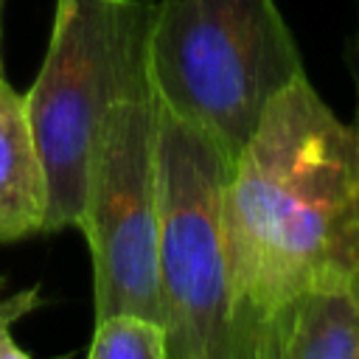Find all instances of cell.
Instances as JSON below:
<instances>
[{
  "label": "cell",
  "instance_id": "1",
  "mask_svg": "<svg viewBox=\"0 0 359 359\" xmlns=\"http://www.w3.org/2000/svg\"><path fill=\"white\" fill-rule=\"evenodd\" d=\"M233 359H264L272 325L320 272L359 261V126L309 79L272 98L224 188Z\"/></svg>",
  "mask_w": 359,
  "mask_h": 359
},
{
  "label": "cell",
  "instance_id": "2",
  "mask_svg": "<svg viewBox=\"0 0 359 359\" xmlns=\"http://www.w3.org/2000/svg\"><path fill=\"white\" fill-rule=\"evenodd\" d=\"M306 76L275 0H160L149 81L165 112L208 135L233 165L275 95Z\"/></svg>",
  "mask_w": 359,
  "mask_h": 359
},
{
  "label": "cell",
  "instance_id": "3",
  "mask_svg": "<svg viewBox=\"0 0 359 359\" xmlns=\"http://www.w3.org/2000/svg\"><path fill=\"white\" fill-rule=\"evenodd\" d=\"M151 17L154 0H56L48 53L22 93L48 180L42 233L79 227L107 118L123 101L151 93Z\"/></svg>",
  "mask_w": 359,
  "mask_h": 359
},
{
  "label": "cell",
  "instance_id": "4",
  "mask_svg": "<svg viewBox=\"0 0 359 359\" xmlns=\"http://www.w3.org/2000/svg\"><path fill=\"white\" fill-rule=\"evenodd\" d=\"M233 165L196 126L160 107L157 289L168 359H233L224 188Z\"/></svg>",
  "mask_w": 359,
  "mask_h": 359
},
{
  "label": "cell",
  "instance_id": "5",
  "mask_svg": "<svg viewBox=\"0 0 359 359\" xmlns=\"http://www.w3.org/2000/svg\"><path fill=\"white\" fill-rule=\"evenodd\" d=\"M157 121L151 93L115 107L93 149L79 230L93 255L95 317L137 311L160 320Z\"/></svg>",
  "mask_w": 359,
  "mask_h": 359
},
{
  "label": "cell",
  "instance_id": "6",
  "mask_svg": "<svg viewBox=\"0 0 359 359\" xmlns=\"http://www.w3.org/2000/svg\"><path fill=\"white\" fill-rule=\"evenodd\" d=\"M264 359H359V261L300 289L272 325Z\"/></svg>",
  "mask_w": 359,
  "mask_h": 359
},
{
  "label": "cell",
  "instance_id": "7",
  "mask_svg": "<svg viewBox=\"0 0 359 359\" xmlns=\"http://www.w3.org/2000/svg\"><path fill=\"white\" fill-rule=\"evenodd\" d=\"M48 180L25 95L0 79V241L45 230Z\"/></svg>",
  "mask_w": 359,
  "mask_h": 359
},
{
  "label": "cell",
  "instance_id": "8",
  "mask_svg": "<svg viewBox=\"0 0 359 359\" xmlns=\"http://www.w3.org/2000/svg\"><path fill=\"white\" fill-rule=\"evenodd\" d=\"M90 359H168L165 328L160 320L137 311L95 317Z\"/></svg>",
  "mask_w": 359,
  "mask_h": 359
},
{
  "label": "cell",
  "instance_id": "9",
  "mask_svg": "<svg viewBox=\"0 0 359 359\" xmlns=\"http://www.w3.org/2000/svg\"><path fill=\"white\" fill-rule=\"evenodd\" d=\"M42 306L39 286H28L22 292H14L8 297H0V359H28V351H22L14 342L11 325Z\"/></svg>",
  "mask_w": 359,
  "mask_h": 359
},
{
  "label": "cell",
  "instance_id": "10",
  "mask_svg": "<svg viewBox=\"0 0 359 359\" xmlns=\"http://www.w3.org/2000/svg\"><path fill=\"white\" fill-rule=\"evenodd\" d=\"M3 6H6V0H0V79L6 76L3 73Z\"/></svg>",
  "mask_w": 359,
  "mask_h": 359
}]
</instances>
